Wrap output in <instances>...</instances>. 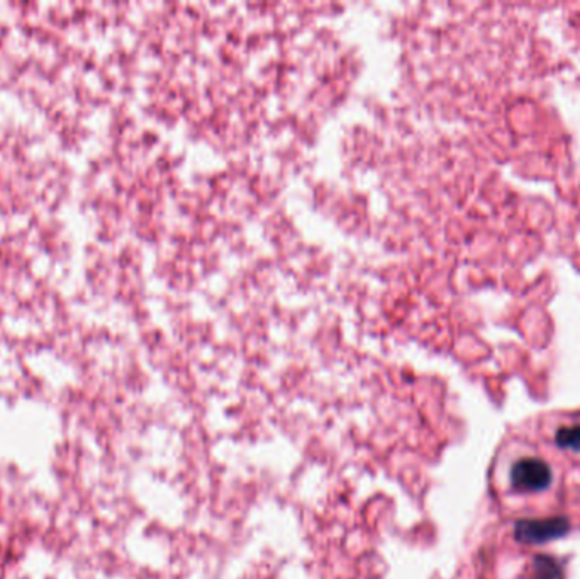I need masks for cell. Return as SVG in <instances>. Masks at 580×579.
<instances>
[{"mask_svg": "<svg viewBox=\"0 0 580 579\" xmlns=\"http://www.w3.org/2000/svg\"><path fill=\"white\" fill-rule=\"evenodd\" d=\"M557 446L580 452V427H570L557 431Z\"/></svg>", "mask_w": 580, "mask_h": 579, "instance_id": "277c9868", "label": "cell"}, {"mask_svg": "<svg viewBox=\"0 0 580 579\" xmlns=\"http://www.w3.org/2000/svg\"><path fill=\"white\" fill-rule=\"evenodd\" d=\"M529 579H563L561 567L548 556H536L531 560Z\"/></svg>", "mask_w": 580, "mask_h": 579, "instance_id": "3957f363", "label": "cell"}, {"mask_svg": "<svg viewBox=\"0 0 580 579\" xmlns=\"http://www.w3.org/2000/svg\"><path fill=\"white\" fill-rule=\"evenodd\" d=\"M570 525L563 517L544 520H521L514 528V535L524 543H544L560 539L568 532Z\"/></svg>", "mask_w": 580, "mask_h": 579, "instance_id": "7a4b0ae2", "label": "cell"}, {"mask_svg": "<svg viewBox=\"0 0 580 579\" xmlns=\"http://www.w3.org/2000/svg\"><path fill=\"white\" fill-rule=\"evenodd\" d=\"M512 487L523 493L543 491L552 485V470L540 459H521L511 469Z\"/></svg>", "mask_w": 580, "mask_h": 579, "instance_id": "6da1fadb", "label": "cell"}]
</instances>
